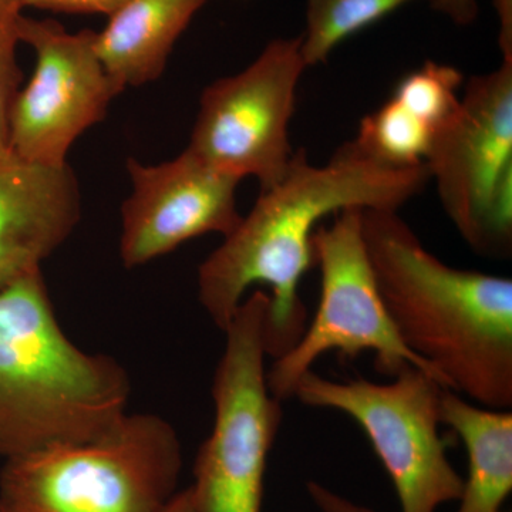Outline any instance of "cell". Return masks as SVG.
Listing matches in <instances>:
<instances>
[{"instance_id":"obj_1","label":"cell","mask_w":512,"mask_h":512,"mask_svg":"<svg viewBox=\"0 0 512 512\" xmlns=\"http://www.w3.org/2000/svg\"><path fill=\"white\" fill-rule=\"evenodd\" d=\"M430 181L426 164L392 167L370 157L355 141L339 147L326 165L293 153L285 177L258 201L238 227L198 269V301L224 332L247 291L271 288L266 315L268 356L278 357L306 326L299 285L313 259L312 239L328 215L349 208L399 211Z\"/></svg>"},{"instance_id":"obj_2","label":"cell","mask_w":512,"mask_h":512,"mask_svg":"<svg viewBox=\"0 0 512 512\" xmlns=\"http://www.w3.org/2000/svg\"><path fill=\"white\" fill-rule=\"evenodd\" d=\"M363 241L404 345L447 389L512 407V281L444 264L397 211L362 210Z\"/></svg>"},{"instance_id":"obj_3","label":"cell","mask_w":512,"mask_h":512,"mask_svg":"<svg viewBox=\"0 0 512 512\" xmlns=\"http://www.w3.org/2000/svg\"><path fill=\"white\" fill-rule=\"evenodd\" d=\"M130 376L64 333L42 269L0 289V460L96 440L127 416Z\"/></svg>"},{"instance_id":"obj_4","label":"cell","mask_w":512,"mask_h":512,"mask_svg":"<svg viewBox=\"0 0 512 512\" xmlns=\"http://www.w3.org/2000/svg\"><path fill=\"white\" fill-rule=\"evenodd\" d=\"M181 468L173 424L127 413L99 439L3 461L0 498L23 512H165Z\"/></svg>"},{"instance_id":"obj_5","label":"cell","mask_w":512,"mask_h":512,"mask_svg":"<svg viewBox=\"0 0 512 512\" xmlns=\"http://www.w3.org/2000/svg\"><path fill=\"white\" fill-rule=\"evenodd\" d=\"M269 295L245 296L225 328L212 382L214 426L202 443L190 485L197 512H261L269 453L282 407L269 392L265 343Z\"/></svg>"},{"instance_id":"obj_6","label":"cell","mask_w":512,"mask_h":512,"mask_svg":"<svg viewBox=\"0 0 512 512\" xmlns=\"http://www.w3.org/2000/svg\"><path fill=\"white\" fill-rule=\"evenodd\" d=\"M393 382L330 380L309 370L293 397L305 406L336 410L355 420L389 474L402 512H437L456 503L463 480L440 436L443 389L434 377L407 366Z\"/></svg>"},{"instance_id":"obj_7","label":"cell","mask_w":512,"mask_h":512,"mask_svg":"<svg viewBox=\"0 0 512 512\" xmlns=\"http://www.w3.org/2000/svg\"><path fill=\"white\" fill-rule=\"evenodd\" d=\"M312 248L320 268L318 311L298 342L275 357L266 372L272 396L279 402L292 399L302 376L333 350L346 357L370 350L383 375L396 376L404 367L414 366L444 386L439 373L404 345L390 318L367 258L362 210L349 208L335 214L328 227L320 224Z\"/></svg>"},{"instance_id":"obj_8","label":"cell","mask_w":512,"mask_h":512,"mask_svg":"<svg viewBox=\"0 0 512 512\" xmlns=\"http://www.w3.org/2000/svg\"><path fill=\"white\" fill-rule=\"evenodd\" d=\"M441 205L478 254L512 245V60L471 77L454 119L433 138L426 160Z\"/></svg>"},{"instance_id":"obj_9","label":"cell","mask_w":512,"mask_h":512,"mask_svg":"<svg viewBox=\"0 0 512 512\" xmlns=\"http://www.w3.org/2000/svg\"><path fill=\"white\" fill-rule=\"evenodd\" d=\"M301 43L276 39L247 69L207 87L188 150L239 181L255 177L261 191L278 184L291 164L289 124L308 69Z\"/></svg>"},{"instance_id":"obj_10","label":"cell","mask_w":512,"mask_h":512,"mask_svg":"<svg viewBox=\"0 0 512 512\" xmlns=\"http://www.w3.org/2000/svg\"><path fill=\"white\" fill-rule=\"evenodd\" d=\"M92 29L70 33L52 19H19L20 43L32 47L35 72L10 116L9 150L29 163L67 164L84 131L107 116L123 89L104 69Z\"/></svg>"},{"instance_id":"obj_11","label":"cell","mask_w":512,"mask_h":512,"mask_svg":"<svg viewBox=\"0 0 512 512\" xmlns=\"http://www.w3.org/2000/svg\"><path fill=\"white\" fill-rule=\"evenodd\" d=\"M133 192L123 204L120 256L126 268L146 265L205 234L227 237L242 220L238 178L215 170L185 148L163 164L128 158Z\"/></svg>"},{"instance_id":"obj_12","label":"cell","mask_w":512,"mask_h":512,"mask_svg":"<svg viewBox=\"0 0 512 512\" xmlns=\"http://www.w3.org/2000/svg\"><path fill=\"white\" fill-rule=\"evenodd\" d=\"M80 217L82 194L69 164L0 154V289L42 269Z\"/></svg>"},{"instance_id":"obj_13","label":"cell","mask_w":512,"mask_h":512,"mask_svg":"<svg viewBox=\"0 0 512 512\" xmlns=\"http://www.w3.org/2000/svg\"><path fill=\"white\" fill-rule=\"evenodd\" d=\"M208 0H128L96 35V52L121 89L163 74L168 57Z\"/></svg>"},{"instance_id":"obj_14","label":"cell","mask_w":512,"mask_h":512,"mask_svg":"<svg viewBox=\"0 0 512 512\" xmlns=\"http://www.w3.org/2000/svg\"><path fill=\"white\" fill-rule=\"evenodd\" d=\"M440 419L467 450L468 474L457 512H505L512 491L511 410L488 409L443 389Z\"/></svg>"},{"instance_id":"obj_15","label":"cell","mask_w":512,"mask_h":512,"mask_svg":"<svg viewBox=\"0 0 512 512\" xmlns=\"http://www.w3.org/2000/svg\"><path fill=\"white\" fill-rule=\"evenodd\" d=\"M412 0H306L302 57L306 67L326 62L343 40Z\"/></svg>"},{"instance_id":"obj_16","label":"cell","mask_w":512,"mask_h":512,"mask_svg":"<svg viewBox=\"0 0 512 512\" xmlns=\"http://www.w3.org/2000/svg\"><path fill=\"white\" fill-rule=\"evenodd\" d=\"M434 133L393 97L360 123L357 146L392 167L426 164Z\"/></svg>"},{"instance_id":"obj_17","label":"cell","mask_w":512,"mask_h":512,"mask_svg":"<svg viewBox=\"0 0 512 512\" xmlns=\"http://www.w3.org/2000/svg\"><path fill=\"white\" fill-rule=\"evenodd\" d=\"M463 74L456 67L426 62L419 70L404 77L393 99L423 121L436 136L460 109L458 96Z\"/></svg>"},{"instance_id":"obj_18","label":"cell","mask_w":512,"mask_h":512,"mask_svg":"<svg viewBox=\"0 0 512 512\" xmlns=\"http://www.w3.org/2000/svg\"><path fill=\"white\" fill-rule=\"evenodd\" d=\"M20 0H0V154L9 153L10 116L23 74L18 63Z\"/></svg>"},{"instance_id":"obj_19","label":"cell","mask_w":512,"mask_h":512,"mask_svg":"<svg viewBox=\"0 0 512 512\" xmlns=\"http://www.w3.org/2000/svg\"><path fill=\"white\" fill-rule=\"evenodd\" d=\"M25 8L77 15H114L128 0H20Z\"/></svg>"},{"instance_id":"obj_20","label":"cell","mask_w":512,"mask_h":512,"mask_svg":"<svg viewBox=\"0 0 512 512\" xmlns=\"http://www.w3.org/2000/svg\"><path fill=\"white\" fill-rule=\"evenodd\" d=\"M306 491L311 497L312 503L320 512H377L366 505L357 504L342 494L330 490L326 485L318 481H309L306 484Z\"/></svg>"},{"instance_id":"obj_21","label":"cell","mask_w":512,"mask_h":512,"mask_svg":"<svg viewBox=\"0 0 512 512\" xmlns=\"http://www.w3.org/2000/svg\"><path fill=\"white\" fill-rule=\"evenodd\" d=\"M433 6L457 25L473 23L478 15V0H433Z\"/></svg>"},{"instance_id":"obj_22","label":"cell","mask_w":512,"mask_h":512,"mask_svg":"<svg viewBox=\"0 0 512 512\" xmlns=\"http://www.w3.org/2000/svg\"><path fill=\"white\" fill-rule=\"evenodd\" d=\"M165 512H197L194 501H192L190 487L178 491Z\"/></svg>"},{"instance_id":"obj_23","label":"cell","mask_w":512,"mask_h":512,"mask_svg":"<svg viewBox=\"0 0 512 512\" xmlns=\"http://www.w3.org/2000/svg\"><path fill=\"white\" fill-rule=\"evenodd\" d=\"M0 512H23L18 510V508L13 507L9 503H6L3 498H0Z\"/></svg>"}]
</instances>
